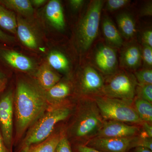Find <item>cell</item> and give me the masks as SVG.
I'll use <instances>...</instances> for the list:
<instances>
[{"label": "cell", "mask_w": 152, "mask_h": 152, "mask_svg": "<svg viewBox=\"0 0 152 152\" xmlns=\"http://www.w3.org/2000/svg\"><path fill=\"white\" fill-rule=\"evenodd\" d=\"M14 38L4 32L0 29V42L4 43L11 42L14 41Z\"/></svg>", "instance_id": "obj_35"}, {"label": "cell", "mask_w": 152, "mask_h": 152, "mask_svg": "<svg viewBox=\"0 0 152 152\" xmlns=\"http://www.w3.org/2000/svg\"><path fill=\"white\" fill-rule=\"evenodd\" d=\"M137 98L152 103V84L141 85L138 84L136 89Z\"/></svg>", "instance_id": "obj_25"}, {"label": "cell", "mask_w": 152, "mask_h": 152, "mask_svg": "<svg viewBox=\"0 0 152 152\" xmlns=\"http://www.w3.org/2000/svg\"><path fill=\"white\" fill-rule=\"evenodd\" d=\"M61 134L51 135L43 142L31 147L26 152H55Z\"/></svg>", "instance_id": "obj_23"}, {"label": "cell", "mask_w": 152, "mask_h": 152, "mask_svg": "<svg viewBox=\"0 0 152 152\" xmlns=\"http://www.w3.org/2000/svg\"><path fill=\"white\" fill-rule=\"evenodd\" d=\"M141 147L152 151V138H142L137 136L136 140L135 148Z\"/></svg>", "instance_id": "obj_30"}, {"label": "cell", "mask_w": 152, "mask_h": 152, "mask_svg": "<svg viewBox=\"0 0 152 152\" xmlns=\"http://www.w3.org/2000/svg\"><path fill=\"white\" fill-rule=\"evenodd\" d=\"M152 14V7L151 2L148 3L142 9L141 15L142 16H151Z\"/></svg>", "instance_id": "obj_36"}, {"label": "cell", "mask_w": 152, "mask_h": 152, "mask_svg": "<svg viewBox=\"0 0 152 152\" xmlns=\"http://www.w3.org/2000/svg\"><path fill=\"white\" fill-rule=\"evenodd\" d=\"M6 86H4L2 87V88H0V95H1V93L3 92V91H4V90Z\"/></svg>", "instance_id": "obj_41"}, {"label": "cell", "mask_w": 152, "mask_h": 152, "mask_svg": "<svg viewBox=\"0 0 152 152\" xmlns=\"http://www.w3.org/2000/svg\"><path fill=\"white\" fill-rule=\"evenodd\" d=\"M137 137L126 138L95 137L84 145L102 152H128L135 148Z\"/></svg>", "instance_id": "obj_8"}, {"label": "cell", "mask_w": 152, "mask_h": 152, "mask_svg": "<svg viewBox=\"0 0 152 152\" xmlns=\"http://www.w3.org/2000/svg\"><path fill=\"white\" fill-rule=\"evenodd\" d=\"M0 26L13 34H16L17 21L13 12L0 4Z\"/></svg>", "instance_id": "obj_21"}, {"label": "cell", "mask_w": 152, "mask_h": 152, "mask_svg": "<svg viewBox=\"0 0 152 152\" xmlns=\"http://www.w3.org/2000/svg\"><path fill=\"white\" fill-rule=\"evenodd\" d=\"M137 84L132 74L121 72L114 75L104 85L102 96L133 103Z\"/></svg>", "instance_id": "obj_6"}, {"label": "cell", "mask_w": 152, "mask_h": 152, "mask_svg": "<svg viewBox=\"0 0 152 152\" xmlns=\"http://www.w3.org/2000/svg\"><path fill=\"white\" fill-rule=\"evenodd\" d=\"M17 21L16 34L21 42L28 48L37 49L38 38L31 26L21 17H17Z\"/></svg>", "instance_id": "obj_13"}, {"label": "cell", "mask_w": 152, "mask_h": 152, "mask_svg": "<svg viewBox=\"0 0 152 152\" xmlns=\"http://www.w3.org/2000/svg\"><path fill=\"white\" fill-rule=\"evenodd\" d=\"M118 26L121 34L126 39L133 37L136 33L135 23L130 15L120 14L117 17Z\"/></svg>", "instance_id": "obj_19"}, {"label": "cell", "mask_w": 152, "mask_h": 152, "mask_svg": "<svg viewBox=\"0 0 152 152\" xmlns=\"http://www.w3.org/2000/svg\"><path fill=\"white\" fill-rule=\"evenodd\" d=\"M37 78L41 87L47 91L58 83L61 79L59 75L47 64H44L39 68Z\"/></svg>", "instance_id": "obj_16"}, {"label": "cell", "mask_w": 152, "mask_h": 152, "mask_svg": "<svg viewBox=\"0 0 152 152\" xmlns=\"http://www.w3.org/2000/svg\"><path fill=\"white\" fill-rule=\"evenodd\" d=\"M49 65L52 69L62 72H67L69 69V62L64 54L58 51H52L48 55Z\"/></svg>", "instance_id": "obj_20"}, {"label": "cell", "mask_w": 152, "mask_h": 152, "mask_svg": "<svg viewBox=\"0 0 152 152\" xmlns=\"http://www.w3.org/2000/svg\"><path fill=\"white\" fill-rule=\"evenodd\" d=\"M129 0H109L106 4V9L109 11L117 10L127 5Z\"/></svg>", "instance_id": "obj_28"}, {"label": "cell", "mask_w": 152, "mask_h": 152, "mask_svg": "<svg viewBox=\"0 0 152 152\" xmlns=\"http://www.w3.org/2000/svg\"><path fill=\"white\" fill-rule=\"evenodd\" d=\"M7 82V76L1 69H0V88L6 86Z\"/></svg>", "instance_id": "obj_37"}, {"label": "cell", "mask_w": 152, "mask_h": 152, "mask_svg": "<svg viewBox=\"0 0 152 152\" xmlns=\"http://www.w3.org/2000/svg\"><path fill=\"white\" fill-rule=\"evenodd\" d=\"M93 99L104 121L137 124H141L143 122L132 103L104 96H97Z\"/></svg>", "instance_id": "obj_4"}, {"label": "cell", "mask_w": 152, "mask_h": 152, "mask_svg": "<svg viewBox=\"0 0 152 152\" xmlns=\"http://www.w3.org/2000/svg\"><path fill=\"white\" fill-rule=\"evenodd\" d=\"M71 87L67 83L58 82L48 90L49 97L56 102H60L65 99L70 94Z\"/></svg>", "instance_id": "obj_24"}, {"label": "cell", "mask_w": 152, "mask_h": 152, "mask_svg": "<svg viewBox=\"0 0 152 152\" xmlns=\"http://www.w3.org/2000/svg\"><path fill=\"white\" fill-rule=\"evenodd\" d=\"M103 4L101 0L92 1L79 24L78 40L81 48L85 51L90 48L98 35Z\"/></svg>", "instance_id": "obj_5"}, {"label": "cell", "mask_w": 152, "mask_h": 152, "mask_svg": "<svg viewBox=\"0 0 152 152\" xmlns=\"http://www.w3.org/2000/svg\"><path fill=\"white\" fill-rule=\"evenodd\" d=\"M1 4L8 10L24 15H31L34 13L33 6L29 0H3L1 1Z\"/></svg>", "instance_id": "obj_18"}, {"label": "cell", "mask_w": 152, "mask_h": 152, "mask_svg": "<svg viewBox=\"0 0 152 152\" xmlns=\"http://www.w3.org/2000/svg\"><path fill=\"white\" fill-rule=\"evenodd\" d=\"M0 152H10L6 147L0 131Z\"/></svg>", "instance_id": "obj_38"}, {"label": "cell", "mask_w": 152, "mask_h": 152, "mask_svg": "<svg viewBox=\"0 0 152 152\" xmlns=\"http://www.w3.org/2000/svg\"><path fill=\"white\" fill-rule=\"evenodd\" d=\"M104 85L103 79L97 71L91 66L85 68L79 81L80 92L83 96L86 98L100 96Z\"/></svg>", "instance_id": "obj_9"}, {"label": "cell", "mask_w": 152, "mask_h": 152, "mask_svg": "<svg viewBox=\"0 0 152 152\" xmlns=\"http://www.w3.org/2000/svg\"><path fill=\"white\" fill-rule=\"evenodd\" d=\"M142 59V53L140 48L135 45L126 47L122 52L121 65L124 67L134 69L139 67Z\"/></svg>", "instance_id": "obj_15"}, {"label": "cell", "mask_w": 152, "mask_h": 152, "mask_svg": "<svg viewBox=\"0 0 152 152\" xmlns=\"http://www.w3.org/2000/svg\"><path fill=\"white\" fill-rule=\"evenodd\" d=\"M102 27L104 37L110 45L115 48L122 45L123 40L121 34L110 19L107 17L104 18Z\"/></svg>", "instance_id": "obj_17"}, {"label": "cell", "mask_w": 152, "mask_h": 152, "mask_svg": "<svg viewBox=\"0 0 152 152\" xmlns=\"http://www.w3.org/2000/svg\"><path fill=\"white\" fill-rule=\"evenodd\" d=\"M0 60L8 65L21 71L28 72L34 67L32 60L12 50L0 48Z\"/></svg>", "instance_id": "obj_12"}, {"label": "cell", "mask_w": 152, "mask_h": 152, "mask_svg": "<svg viewBox=\"0 0 152 152\" xmlns=\"http://www.w3.org/2000/svg\"><path fill=\"white\" fill-rule=\"evenodd\" d=\"M142 58L144 63L149 67H151L152 66V48L144 45L142 52Z\"/></svg>", "instance_id": "obj_29"}, {"label": "cell", "mask_w": 152, "mask_h": 152, "mask_svg": "<svg viewBox=\"0 0 152 152\" xmlns=\"http://www.w3.org/2000/svg\"><path fill=\"white\" fill-rule=\"evenodd\" d=\"M0 4H1V1H0Z\"/></svg>", "instance_id": "obj_42"}, {"label": "cell", "mask_w": 152, "mask_h": 152, "mask_svg": "<svg viewBox=\"0 0 152 152\" xmlns=\"http://www.w3.org/2000/svg\"><path fill=\"white\" fill-rule=\"evenodd\" d=\"M134 108L142 122L151 124L152 122V103L137 98L134 99Z\"/></svg>", "instance_id": "obj_22"}, {"label": "cell", "mask_w": 152, "mask_h": 152, "mask_svg": "<svg viewBox=\"0 0 152 152\" xmlns=\"http://www.w3.org/2000/svg\"><path fill=\"white\" fill-rule=\"evenodd\" d=\"M50 108L46 99L37 88L26 81H19L15 98L17 140Z\"/></svg>", "instance_id": "obj_1"}, {"label": "cell", "mask_w": 152, "mask_h": 152, "mask_svg": "<svg viewBox=\"0 0 152 152\" xmlns=\"http://www.w3.org/2000/svg\"><path fill=\"white\" fill-rule=\"evenodd\" d=\"M55 152H73L69 142L64 134H61V138Z\"/></svg>", "instance_id": "obj_27"}, {"label": "cell", "mask_w": 152, "mask_h": 152, "mask_svg": "<svg viewBox=\"0 0 152 152\" xmlns=\"http://www.w3.org/2000/svg\"><path fill=\"white\" fill-rule=\"evenodd\" d=\"M142 130L140 131L139 137L142 138H152V124L143 122L142 123Z\"/></svg>", "instance_id": "obj_31"}, {"label": "cell", "mask_w": 152, "mask_h": 152, "mask_svg": "<svg viewBox=\"0 0 152 152\" xmlns=\"http://www.w3.org/2000/svg\"><path fill=\"white\" fill-rule=\"evenodd\" d=\"M135 77L139 84H152V70L147 69L137 71L135 73Z\"/></svg>", "instance_id": "obj_26"}, {"label": "cell", "mask_w": 152, "mask_h": 152, "mask_svg": "<svg viewBox=\"0 0 152 152\" xmlns=\"http://www.w3.org/2000/svg\"><path fill=\"white\" fill-rule=\"evenodd\" d=\"M140 131L138 126L130 125L116 121H104L102 126L95 137H131L138 135Z\"/></svg>", "instance_id": "obj_10"}, {"label": "cell", "mask_w": 152, "mask_h": 152, "mask_svg": "<svg viewBox=\"0 0 152 152\" xmlns=\"http://www.w3.org/2000/svg\"><path fill=\"white\" fill-rule=\"evenodd\" d=\"M84 1L83 0H70L69 1V3L72 9L75 10H77L83 5Z\"/></svg>", "instance_id": "obj_34"}, {"label": "cell", "mask_w": 152, "mask_h": 152, "mask_svg": "<svg viewBox=\"0 0 152 152\" xmlns=\"http://www.w3.org/2000/svg\"><path fill=\"white\" fill-rule=\"evenodd\" d=\"M30 1L32 5L37 7L43 5L47 1L45 0H32Z\"/></svg>", "instance_id": "obj_39"}, {"label": "cell", "mask_w": 152, "mask_h": 152, "mask_svg": "<svg viewBox=\"0 0 152 152\" xmlns=\"http://www.w3.org/2000/svg\"><path fill=\"white\" fill-rule=\"evenodd\" d=\"M46 18L55 28L63 30L65 26L64 16L61 3L58 0H51L46 6Z\"/></svg>", "instance_id": "obj_14"}, {"label": "cell", "mask_w": 152, "mask_h": 152, "mask_svg": "<svg viewBox=\"0 0 152 152\" xmlns=\"http://www.w3.org/2000/svg\"><path fill=\"white\" fill-rule=\"evenodd\" d=\"M75 152H102L87 146L84 144H79L75 147Z\"/></svg>", "instance_id": "obj_33"}, {"label": "cell", "mask_w": 152, "mask_h": 152, "mask_svg": "<svg viewBox=\"0 0 152 152\" xmlns=\"http://www.w3.org/2000/svg\"><path fill=\"white\" fill-rule=\"evenodd\" d=\"M144 45L152 48V31L151 30H148L143 33L142 37Z\"/></svg>", "instance_id": "obj_32"}, {"label": "cell", "mask_w": 152, "mask_h": 152, "mask_svg": "<svg viewBox=\"0 0 152 152\" xmlns=\"http://www.w3.org/2000/svg\"><path fill=\"white\" fill-rule=\"evenodd\" d=\"M134 152H152V151L145 148L137 147L135 149Z\"/></svg>", "instance_id": "obj_40"}, {"label": "cell", "mask_w": 152, "mask_h": 152, "mask_svg": "<svg viewBox=\"0 0 152 152\" xmlns=\"http://www.w3.org/2000/svg\"><path fill=\"white\" fill-rule=\"evenodd\" d=\"M71 113L70 108L67 106L50 107L30 128L17 152H26L31 147L46 140L51 135L55 126L66 119Z\"/></svg>", "instance_id": "obj_2"}, {"label": "cell", "mask_w": 152, "mask_h": 152, "mask_svg": "<svg viewBox=\"0 0 152 152\" xmlns=\"http://www.w3.org/2000/svg\"><path fill=\"white\" fill-rule=\"evenodd\" d=\"M3 92L0 95V131L6 147L9 152H12L13 142L14 94L12 91Z\"/></svg>", "instance_id": "obj_7"}, {"label": "cell", "mask_w": 152, "mask_h": 152, "mask_svg": "<svg viewBox=\"0 0 152 152\" xmlns=\"http://www.w3.org/2000/svg\"><path fill=\"white\" fill-rule=\"evenodd\" d=\"M80 104L71 131L75 138L85 144L96 136L104 120L93 99L85 98Z\"/></svg>", "instance_id": "obj_3"}, {"label": "cell", "mask_w": 152, "mask_h": 152, "mask_svg": "<svg viewBox=\"0 0 152 152\" xmlns=\"http://www.w3.org/2000/svg\"><path fill=\"white\" fill-rule=\"evenodd\" d=\"M94 60L96 65L104 74L112 75L115 72L118 64L117 55L111 47H100L96 52Z\"/></svg>", "instance_id": "obj_11"}]
</instances>
